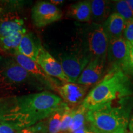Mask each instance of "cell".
<instances>
[{
  "label": "cell",
  "mask_w": 133,
  "mask_h": 133,
  "mask_svg": "<svg viewBox=\"0 0 133 133\" xmlns=\"http://www.w3.org/2000/svg\"><path fill=\"white\" fill-rule=\"evenodd\" d=\"M50 91L0 98V121L21 129L44 120L64 104Z\"/></svg>",
  "instance_id": "6da1fadb"
},
{
  "label": "cell",
  "mask_w": 133,
  "mask_h": 133,
  "mask_svg": "<svg viewBox=\"0 0 133 133\" xmlns=\"http://www.w3.org/2000/svg\"><path fill=\"white\" fill-rule=\"evenodd\" d=\"M132 109L133 95L118 98L88 110L86 121L97 133H125Z\"/></svg>",
  "instance_id": "7a4b0ae2"
},
{
  "label": "cell",
  "mask_w": 133,
  "mask_h": 133,
  "mask_svg": "<svg viewBox=\"0 0 133 133\" xmlns=\"http://www.w3.org/2000/svg\"><path fill=\"white\" fill-rule=\"evenodd\" d=\"M132 95L133 83L131 78L121 69L113 66L88 92L81 104L89 110L118 98Z\"/></svg>",
  "instance_id": "3957f363"
},
{
  "label": "cell",
  "mask_w": 133,
  "mask_h": 133,
  "mask_svg": "<svg viewBox=\"0 0 133 133\" xmlns=\"http://www.w3.org/2000/svg\"><path fill=\"white\" fill-rule=\"evenodd\" d=\"M44 88L12 57H0V90H43Z\"/></svg>",
  "instance_id": "277c9868"
},
{
  "label": "cell",
  "mask_w": 133,
  "mask_h": 133,
  "mask_svg": "<svg viewBox=\"0 0 133 133\" xmlns=\"http://www.w3.org/2000/svg\"><path fill=\"white\" fill-rule=\"evenodd\" d=\"M83 51L92 59L107 60L109 39L102 25L91 22L84 30Z\"/></svg>",
  "instance_id": "5b68a950"
},
{
  "label": "cell",
  "mask_w": 133,
  "mask_h": 133,
  "mask_svg": "<svg viewBox=\"0 0 133 133\" xmlns=\"http://www.w3.org/2000/svg\"><path fill=\"white\" fill-rule=\"evenodd\" d=\"M61 64L70 83H76L84 68L91 58L83 51L73 53H62L59 55Z\"/></svg>",
  "instance_id": "8992f818"
},
{
  "label": "cell",
  "mask_w": 133,
  "mask_h": 133,
  "mask_svg": "<svg viewBox=\"0 0 133 133\" xmlns=\"http://www.w3.org/2000/svg\"><path fill=\"white\" fill-rule=\"evenodd\" d=\"M11 56V57L30 74L44 88L56 91V88L61 84L57 79L48 75L35 61L22 54L19 51H16Z\"/></svg>",
  "instance_id": "52a82bcc"
},
{
  "label": "cell",
  "mask_w": 133,
  "mask_h": 133,
  "mask_svg": "<svg viewBox=\"0 0 133 133\" xmlns=\"http://www.w3.org/2000/svg\"><path fill=\"white\" fill-rule=\"evenodd\" d=\"M61 10L50 1H38L31 9V20L35 26L42 28L59 21L62 18Z\"/></svg>",
  "instance_id": "ba28073f"
},
{
  "label": "cell",
  "mask_w": 133,
  "mask_h": 133,
  "mask_svg": "<svg viewBox=\"0 0 133 133\" xmlns=\"http://www.w3.org/2000/svg\"><path fill=\"white\" fill-rule=\"evenodd\" d=\"M24 24V20L16 11L0 8V39L26 31Z\"/></svg>",
  "instance_id": "9c48e42d"
},
{
  "label": "cell",
  "mask_w": 133,
  "mask_h": 133,
  "mask_svg": "<svg viewBox=\"0 0 133 133\" xmlns=\"http://www.w3.org/2000/svg\"><path fill=\"white\" fill-rule=\"evenodd\" d=\"M128 55V45L124 38L109 41L107 62L110 68L116 66L123 71Z\"/></svg>",
  "instance_id": "30bf717a"
},
{
  "label": "cell",
  "mask_w": 133,
  "mask_h": 133,
  "mask_svg": "<svg viewBox=\"0 0 133 133\" xmlns=\"http://www.w3.org/2000/svg\"><path fill=\"white\" fill-rule=\"evenodd\" d=\"M35 62L49 76L57 78L64 83H70L59 62L43 46L39 50Z\"/></svg>",
  "instance_id": "8fae6325"
},
{
  "label": "cell",
  "mask_w": 133,
  "mask_h": 133,
  "mask_svg": "<svg viewBox=\"0 0 133 133\" xmlns=\"http://www.w3.org/2000/svg\"><path fill=\"white\" fill-rule=\"evenodd\" d=\"M106 63L105 59H92L83 70L76 83L90 86L99 82L104 77Z\"/></svg>",
  "instance_id": "7c38bea8"
},
{
  "label": "cell",
  "mask_w": 133,
  "mask_h": 133,
  "mask_svg": "<svg viewBox=\"0 0 133 133\" xmlns=\"http://www.w3.org/2000/svg\"><path fill=\"white\" fill-rule=\"evenodd\" d=\"M89 87L77 83H65L58 86L55 91L59 93L66 104L76 105L82 103Z\"/></svg>",
  "instance_id": "4fadbf2b"
},
{
  "label": "cell",
  "mask_w": 133,
  "mask_h": 133,
  "mask_svg": "<svg viewBox=\"0 0 133 133\" xmlns=\"http://www.w3.org/2000/svg\"><path fill=\"white\" fill-rule=\"evenodd\" d=\"M102 26L109 41L123 38L126 21L118 13L113 12L102 24Z\"/></svg>",
  "instance_id": "5bb4252c"
},
{
  "label": "cell",
  "mask_w": 133,
  "mask_h": 133,
  "mask_svg": "<svg viewBox=\"0 0 133 133\" xmlns=\"http://www.w3.org/2000/svg\"><path fill=\"white\" fill-rule=\"evenodd\" d=\"M112 6L110 1L105 0L91 1V22L102 25L110 16Z\"/></svg>",
  "instance_id": "9a60e30c"
},
{
  "label": "cell",
  "mask_w": 133,
  "mask_h": 133,
  "mask_svg": "<svg viewBox=\"0 0 133 133\" xmlns=\"http://www.w3.org/2000/svg\"><path fill=\"white\" fill-rule=\"evenodd\" d=\"M66 16L81 22H91V1H81L71 4L66 11Z\"/></svg>",
  "instance_id": "2e32d148"
},
{
  "label": "cell",
  "mask_w": 133,
  "mask_h": 133,
  "mask_svg": "<svg viewBox=\"0 0 133 133\" xmlns=\"http://www.w3.org/2000/svg\"><path fill=\"white\" fill-rule=\"evenodd\" d=\"M41 46L40 42L36 41L32 33H26L23 36L17 51L35 61Z\"/></svg>",
  "instance_id": "e0dca14e"
},
{
  "label": "cell",
  "mask_w": 133,
  "mask_h": 133,
  "mask_svg": "<svg viewBox=\"0 0 133 133\" xmlns=\"http://www.w3.org/2000/svg\"><path fill=\"white\" fill-rule=\"evenodd\" d=\"M26 31H20L8 37L0 39V49L4 52H9L11 55L17 50L23 36Z\"/></svg>",
  "instance_id": "ac0fdd59"
},
{
  "label": "cell",
  "mask_w": 133,
  "mask_h": 133,
  "mask_svg": "<svg viewBox=\"0 0 133 133\" xmlns=\"http://www.w3.org/2000/svg\"><path fill=\"white\" fill-rule=\"evenodd\" d=\"M68 105L64 102V104L53 112L49 118H48V128L49 133H61V123L63 114H64L65 107Z\"/></svg>",
  "instance_id": "d6986e66"
},
{
  "label": "cell",
  "mask_w": 133,
  "mask_h": 133,
  "mask_svg": "<svg viewBox=\"0 0 133 133\" xmlns=\"http://www.w3.org/2000/svg\"><path fill=\"white\" fill-rule=\"evenodd\" d=\"M87 111L88 109L82 104H80L76 108L70 124L68 132L73 133L86 124Z\"/></svg>",
  "instance_id": "ffe728a7"
},
{
  "label": "cell",
  "mask_w": 133,
  "mask_h": 133,
  "mask_svg": "<svg viewBox=\"0 0 133 133\" xmlns=\"http://www.w3.org/2000/svg\"><path fill=\"white\" fill-rule=\"evenodd\" d=\"M112 6L114 8L115 12L120 15L125 19L126 22L133 19V12L125 0L114 1Z\"/></svg>",
  "instance_id": "44dd1931"
},
{
  "label": "cell",
  "mask_w": 133,
  "mask_h": 133,
  "mask_svg": "<svg viewBox=\"0 0 133 133\" xmlns=\"http://www.w3.org/2000/svg\"><path fill=\"white\" fill-rule=\"evenodd\" d=\"M76 109V108L69 107V105L65 107L64 113L63 114L62 123H61V132H68L70 124L75 112Z\"/></svg>",
  "instance_id": "7402d4cb"
},
{
  "label": "cell",
  "mask_w": 133,
  "mask_h": 133,
  "mask_svg": "<svg viewBox=\"0 0 133 133\" xmlns=\"http://www.w3.org/2000/svg\"><path fill=\"white\" fill-rule=\"evenodd\" d=\"M127 42L128 45V55L123 71L128 75L133 76V42Z\"/></svg>",
  "instance_id": "603a6c76"
},
{
  "label": "cell",
  "mask_w": 133,
  "mask_h": 133,
  "mask_svg": "<svg viewBox=\"0 0 133 133\" xmlns=\"http://www.w3.org/2000/svg\"><path fill=\"white\" fill-rule=\"evenodd\" d=\"M123 38L126 41L129 43L133 42V19L126 22Z\"/></svg>",
  "instance_id": "cb8c5ba5"
},
{
  "label": "cell",
  "mask_w": 133,
  "mask_h": 133,
  "mask_svg": "<svg viewBox=\"0 0 133 133\" xmlns=\"http://www.w3.org/2000/svg\"><path fill=\"white\" fill-rule=\"evenodd\" d=\"M44 120L39 121L32 126H30L35 133H49L48 132V123Z\"/></svg>",
  "instance_id": "d4e9b609"
},
{
  "label": "cell",
  "mask_w": 133,
  "mask_h": 133,
  "mask_svg": "<svg viewBox=\"0 0 133 133\" xmlns=\"http://www.w3.org/2000/svg\"><path fill=\"white\" fill-rule=\"evenodd\" d=\"M19 130L12 124L0 121V133H19Z\"/></svg>",
  "instance_id": "484cf974"
},
{
  "label": "cell",
  "mask_w": 133,
  "mask_h": 133,
  "mask_svg": "<svg viewBox=\"0 0 133 133\" xmlns=\"http://www.w3.org/2000/svg\"><path fill=\"white\" fill-rule=\"evenodd\" d=\"M73 133H97L95 131L92 130L90 128H88L86 126V124L83 126H81V128H79V129H78L77 130L74 131Z\"/></svg>",
  "instance_id": "4316f807"
},
{
  "label": "cell",
  "mask_w": 133,
  "mask_h": 133,
  "mask_svg": "<svg viewBox=\"0 0 133 133\" xmlns=\"http://www.w3.org/2000/svg\"><path fill=\"white\" fill-rule=\"evenodd\" d=\"M19 133H35L31 129V127L21 129L19 130Z\"/></svg>",
  "instance_id": "83f0119b"
},
{
  "label": "cell",
  "mask_w": 133,
  "mask_h": 133,
  "mask_svg": "<svg viewBox=\"0 0 133 133\" xmlns=\"http://www.w3.org/2000/svg\"><path fill=\"white\" fill-rule=\"evenodd\" d=\"M128 128L129 130V132H131L133 133V113L131 115L130 119H129V122L128 124Z\"/></svg>",
  "instance_id": "f1b7e54d"
},
{
  "label": "cell",
  "mask_w": 133,
  "mask_h": 133,
  "mask_svg": "<svg viewBox=\"0 0 133 133\" xmlns=\"http://www.w3.org/2000/svg\"><path fill=\"white\" fill-rule=\"evenodd\" d=\"M64 1H62V0H51L50 1V3H52V4H54V6H57V5H60L62 3H64Z\"/></svg>",
  "instance_id": "f546056e"
},
{
  "label": "cell",
  "mask_w": 133,
  "mask_h": 133,
  "mask_svg": "<svg viewBox=\"0 0 133 133\" xmlns=\"http://www.w3.org/2000/svg\"><path fill=\"white\" fill-rule=\"evenodd\" d=\"M126 2H127L128 4L129 5V8L133 12V0H126Z\"/></svg>",
  "instance_id": "4dcf8cb0"
},
{
  "label": "cell",
  "mask_w": 133,
  "mask_h": 133,
  "mask_svg": "<svg viewBox=\"0 0 133 133\" xmlns=\"http://www.w3.org/2000/svg\"><path fill=\"white\" fill-rule=\"evenodd\" d=\"M125 133H132V132H126Z\"/></svg>",
  "instance_id": "1f68e13d"
},
{
  "label": "cell",
  "mask_w": 133,
  "mask_h": 133,
  "mask_svg": "<svg viewBox=\"0 0 133 133\" xmlns=\"http://www.w3.org/2000/svg\"><path fill=\"white\" fill-rule=\"evenodd\" d=\"M61 133H69V132H61Z\"/></svg>",
  "instance_id": "d6a6232c"
},
{
  "label": "cell",
  "mask_w": 133,
  "mask_h": 133,
  "mask_svg": "<svg viewBox=\"0 0 133 133\" xmlns=\"http://www.w3.org/2000/svg\"><path fill=\"white\" fill-rule=\"evenodd\" d=\"M0 2H1V1H0Z\"/></svg>",
  "instance_id": "836d02e7"
}]
</instances>
